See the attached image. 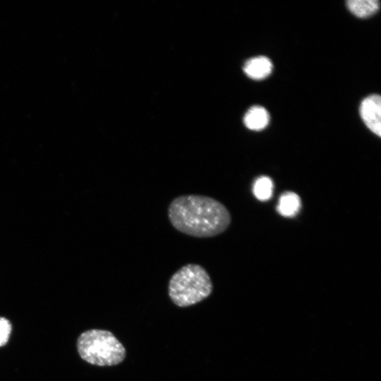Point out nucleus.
Returning <instances> with one entry per match:
<instances>
[{
    "instance_id": "nucleus-9",
    "label": "nucleus",
    "mask_w": 381,
    "mask_h": 381,
    "mask_svg": "<svg viewBox=\"0 0 381 381\" xmlns=\"http://www.w3.org/2000/svg\"><path fill=\"white\" fill-rule=\"evenodd\" d=\"M273 191L272 181L267 176L258 178L253 185V193L260 201L269 200Z\"/></svg>"
},
{
    "instance_id": "nucleus-5",
    "label": "nucleus",
    "mask_w": 381,
    "mask_h": 381,
    "mask_svg": "<svg viewBox=\"0 0 381 381\" xmlns=\"http://www.w3.org/2000/svg\"><path fill=\"white\" fill-rule=\"evenodd\" d=\"M273 65L270 59L265 56H258L247 60L243 67L244 73L250 78L261 80L267 78L272 72Z\"/></svg>"
},
{
    "instance_id": "nucleus-1",
    "label": "nucleus",
    "mask_w": 381,
    "mask_h": 381,
    "mask_svg": "<svg viewBox=\"0 0 381 381\" xmlns=\"http://www.w3.org/2000/svg\"><path fill=\"white\" fill-rule=\"evenodd\" d=\"M168 217L179 231L197 238L217 236L231 221L228 209L217 200L202 195H183L168 207Z\"/></svg>"
},
{
    "instance_id": "nucleus-8",
    "label": "nucleus",
    "mask_w": 381,
    "mask_h": 381,
    "mask_svg": "<svg viewBox=\"0 0 381 381\" xmlns=\"http://www.w3.org/2000/svg\"><path fill=\"white\" fill-rule=\"evenodd\" d=\"M301 208V199L294 192L283 193L279 201L277 210L284 217H293L297 214Z\"/></svg>"
},
{
    "instance_id": "nucleus-6",
    "label": "nucleus",
    "mask_w": 381,
    "mask_h": 381,
    "mask_svg": "<svg viewBox=\"0 0 381 381\" xmlns=\"http://www.w3.org/2000/svg\"><path fill=\"white\" fill-rule=\"evenodd\" d=\"M269 121L268 111L263 107L258 105L251 107L243 117L245 126L253 131L264 129L268 125Z\"/></svg>"
},
{
    "instance_id": "nucleus-2",
    "label": "nucleus",
    "mask_w": 381,
    "mask_h": 381,
    "mask_svg": "<svg viewBox=\"0 0 381 381\" xmlns=\"http://www.w3.org/2000/svg\"><path fill=\"white\" fill-rule=\"evenodd\" d=\"M213 284L210 274L201 265H183L171 277L168 295L178 307L186 308L206 299L212 294Z\"/></svg>"
},
{
    "instance_id": "nucleus-10",
    "label": "nucleus",
    "mask_w": 381,
    "mask_h": 381,
    "mask_svg": "<svg viewBox=\"0 0 381 381\" xmlns=\"http://www.w3.org/2000/svg\"><path fill=\"white\" fill-rule=\"evenodd\" d=\"M12 330L10 321L0 317V347L4 346L8 341Z\"/></svg>"
},
{
    "instance_id": "nucleus-3",
    "label": "nucleus",
    "mask_w": 381,
    "mask_h": 381,
    "mask_svg": "<svg viewBox=\"0 0 381 381\" xmlns=\"http://www.w3.org/2000/svg\"><path fill=\"white\" fill-rule=\"evenodd\" d=\"M78 352L90 364L105 367L121 363L126 357L122 343L110 331L92 329L81 333L77 339Z\"/></svg>"
},
{
    "instance_id": "nucleus-4",
    "label": "nucleus",
    "mask_w": 381,
    "mask_h": 381,
    "mask_svg": "<svg viewBox=\"0 0 381 381\" xmlns=\"http://www.w3.org/2000/svg\"><path fill=\"white\" fill-rule=\"evenodd\" d=\"M360 116L365 126L373 133L381 135V98L379 95H370L361 103Z\"/></svg>"
},
{
    "instance_id": "nucleus-7",
    "label": "nucleus",
    "mask_w": 381,
    "mask_h": 381,
    "mask_svg": "<svg viewBox=\"0 0 381 381\" xmlns=\"http://www.w3.org/2000/svg\"><path fill=\"white\" fill-rule=\"evenodd\" d=\"M346 6L356 16L367 18L377 11L380 4L377 0H349Z\"/></svg>"
}]
</instances>
